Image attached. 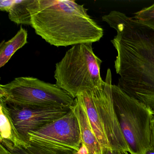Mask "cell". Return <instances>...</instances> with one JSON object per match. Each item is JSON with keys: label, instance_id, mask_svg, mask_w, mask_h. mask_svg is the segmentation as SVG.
<instances>
[{"label": "cell", "instance_id": "obj_1", "mask_svg": "<svg viewBox=\"0 0 154 154\" xmlns=\"http://www.w3.org/2000/svg\"><path fill=\"white\" fill-rule=\"evenodd\" d=\"M102 20L116 32L111 42L117 52V85L154 114V31L117 11L104 15Z\"/></svg>", "mask_w": 154, "mask_h": 154}, {"label": "cell", "instance_id": "obj_2", "mask_svg": "<svg viewBox=\"0 0 154 154\" xmlns=\"http://www.w3.org/2000/svg\"><path fill=\"white\" fill-rule=\"evenodd\" d=\"M30 13L36 34L57 47L93 44L103 35L84 5L74 0H34Z\"/></svg>", "mask_w": 154, "mask_h": 154}, {"label": "cell", "instance_id": "obj_3", "mask_svg": "<svg viewBox=\"0 0 154 154\" xmlns=\"http://www.w3.org/2000/svg\"><path fill=\"white\" fill-rule=\"evenodd\" d=\"M92 44L73 46L56 64V85L74 99L104 83L100 75L102 61L94 53Z\"/></svg>", "mask_w": 154, "mask_h": 154}, {"label": "cell", "instance_id": "obj_4", "mask_svg": "<svg viewBox=\"0 0 154 154\" xmlns=\"http://www.w3.org/2000/svg\"><path fill=\"white\" fill-rule=\"evenodd\" d=\"M115 112L130 154H146L151 149V122L154 114L144 103L130 97L118 85L112 86Z\"/></svg>", "mask_w": 154, "mask_h": 154}, {"label": "cell", "instance_id": "obj_5", "mask_svg": "<svg viewBox=\"0 0 154 154\" xmlns=\"http://www.w3.org/2000/svg\"><path fill=\"white\" fill-rule=\"evenodd\" d=\"M0 100L21 107L70 108L75 99L56 84L19 77L0 85Z\"/></svg>", "mask_w": 154, "mask_h": 154}, {"label": "cell", "instance_id": "obj_6", "mask_svg": "<svg viewBox=\"0 0 154 154\" xmlns=\"http://www.w3.org/2000/svg\"><path fill=\"white\" fill-rule=\"evenodd\" d=\"M26 140L35 146L58 154H75L82 145L79 124L71 109L62 118L29 132Z\"/></svg>", "mask_w": 154, "mask_h": 154}, {"label": "cell", "instance_id": "obj_7", "mask_svg": "<svg viewBox=\"0 0 154 154\" xmlns=\"http://www.w3.org/2000/svg\"><path fill=\"white\" fill-rule=\"evenodd\" d=\"M1 103L5 106L16 128L26 140L29 132L62 118L71 111L70 108L21 107L2 101Z\"/></svg>", "mask_w": 154, "mask_h": 154}, {"label": "cell", "instance_id": "obj_8", "mask_svg": "<svg viewBox=\"0 0 154 154\" xmlns=\"http://www.w3.org/2000/svg\"><path fill=\"white\" fill-rule=\"evenodd\" d=\"M75 98L84 109L93 131L100 146L111 148L106 128L92 89L81 93Z\"/></svg>", "mask_w": 154, "mask_h": 154}, {"label": "cell", "instance_id": "obj_9", "mask_svg": "<svg viewBox=\"0 0 154 154\" xmlns=\"http://www.w3.org/2000/svg\"><path fill=\"white\" fill-rule=\"evenodd\" d=\"M70 109L75 115L80 128L82 144L87 147L89 154H94L101 148L93 131L87 114L82 105L75 98Z\"/></svg>", "mask_w": 154, "mask_h": 154}, {"label": "cell", "instance_id": "obj_10", "mask_svg": "<svg viewBox=\"0 0 154 154\" xmlns=\"http://www.w3.org/2000/svg\"><path fill=\"white\" fill-rule=\"evenodd\" d=\"M0 133L1 141H5L14 146L26 147L30 143L18 131L10 115L5 106L0 105Z\"/></svg>", "mask_w": 154, "mask_h": 154}, {"label": "cell", "instance_id": "obj_11", "mask_svg": "<svg viewBox=\"0 0 154 154\" xmlns=\"http://www.w3.org/2000/svg\"><path fill=\"white\" fill-rule=\"evenodd\" d=\"M26 30L20 27L19 30L11 39L7 42L4 40L0 45V67L4 66L15 53L27 44Z\"/></svg>", "mask_w": 154, "mask_h": 154}, {"label": "cell", "instance_id": "obj_12", "mask_svg": "<svg viewBox=\"0 0 154 154\" xmlns=\"http://www.w3.org/2000/svg\"><path fill=\"white\" fill-rule=\"evenodd\" d=\"M34 0H14L9 18L17 25L32 26L30 8Z\"/></svg>", "mask_w": 154, "mask_h": 154}, {"label": "cell", "instance_id": "obj_13", "mask_svg": "<svg viewBox=\"0 0 154 154\" xmlns=\"http://www.w3.org/2000/svg\"><path fill=\"white\" fill-rule=\"evenodd\" d=\"M0 154H58L29 145L27 146H14L9 142L1 141Z\"/></svg>", "mask_w": 154, "mask_h": 154}, {"label": "cell", "instance_id": "obj_14", "mask_svg": "<svg viewBox=\"0 0 154 154\" xmlns=\"http://www.w3.org/2000/svg\"><path fill=\"white\" fill-rule=\"evenodd\" d=\"M133 17L141 25L154 31V3L136 12Z\"/></svg>", "mask_w": 154, "mask_h": 154}, {"label": "cell", "instance_id": "obj_15", "mask_svg": "<svg viewBox=\"0 0 154 154\" xmlns=\"http://www.w3.org/2000/svg\"><path fill=\"white\" fill-rule=\"evenodd\" d=\"M14 0H1L0 10L2 11L9 12L13 6Z\"/></svg>", "mask_w": 154, "mask_h": 154}, {"label": "cell", "instance_id": "obj_16", "mask_svg": "<svg viewBox=\"0 0 154 154\" xmlns=\"http://www.w3.org/2000/svg\"><path fill=\"white\" fill-rule=\"evenodd\" d=\"M94 154H114V152L111 148L102 147Z\"/></svg>", "mask_w": 154, "mask_h": 154}, {"label": "cell", "instance_id": "obj_17", "mask_svg": "<svg viewBox=\"0 0 154 154\" xmlns=\"http://www.w3.org/2000/svg\"><path fill=\"white\" fill-rule=\"evenodd\" d=\"M151 137H150V146L151 149H154V116L151 122Z\"/></svg>", "mask_w": 154, "mask_h": 154}, {"label": "cell", "instance_id": "obj_18", "mask_svg": "<svg viewBox=\"0 0 154 154\" xmlns=\"http://www.w3.org/2000/svg\"><path fill=\"white\" fill-rule=\"evenodd\" d=\"M75 154H89V151L85 145L82 144L79 150Z\"/></svg>", "mask_w": 154, "mask_h": 154}, {"label": "cell", "instance_id": "obj_19", "mask_svg": "<svg viewBox=\"0 0 154 154\" xmlns=\"http://www.w3.org/2000/svg\"><path fill=\"white\" fill-rule=\"evenodd\" d=\"M114 154H129L128 151L125 150H113Z\"/></svg>", "mask_w": 154, "mask_h": 154}, {"label": "cell", "instance_id": "obj_20", "mask_svg": "<svg viewBox=\"0 0 154 154\" xmlns=\"http://www.w3.org/2000/svg\"><path fill=\"white\" fill-rule=\"evenodd\" d=\"M146 154H154V149H150L147 152Z\"/></svg>", "mask_w": 154, "mask_h": 154}]
</instances>
